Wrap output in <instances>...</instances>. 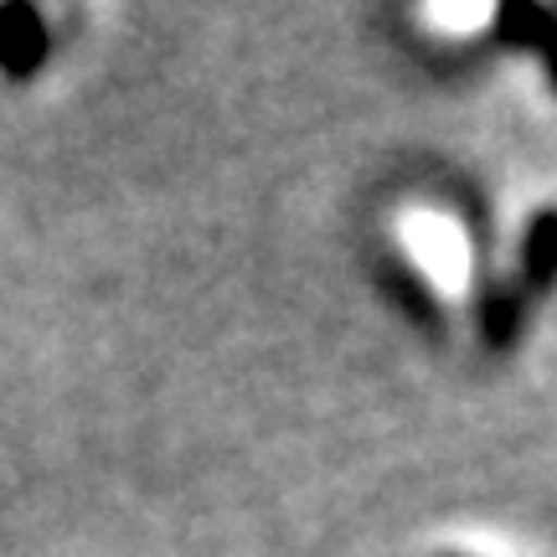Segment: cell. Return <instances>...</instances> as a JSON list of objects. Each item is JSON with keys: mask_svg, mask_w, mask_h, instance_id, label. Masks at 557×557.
<instances>
[{"mask_svg": "<svg viewBox=\"0 0 557 557\" xmlns=\"http://www.w3.org/2000/svg\"><path fill=\"white\" fill-rule=\"evenodd\" d=\"M52 52L47 21L37 5H0V73L5 78H32Z\"/></svg>", "mask_w": 557, "mask_h": 557, "instance_id": "1", "label": "cell"}, {"mask_svg": "<svg viewBox=\"0 0 557 557\" xmlns=\"http://www.w3.org/2000/svg\"><path fill=\"white\" fill-rule=\"evenodd\" d=\"M557 284V207L537 212L527 222V238H521V269L511 278V295L521 305H532L537 295H547Z\"/></svg>", "mask_w": 557, "mask_h": 557, "instance_id": "2", "label": "cell"}, {"mask_svg": "<svg viewBox=\"0 0 557 557\" xmlns=\"http://www.w3.org/2000/svg\"><path fill=\"white\" fill-rule=\"evenodd\" d=\"M500 32L521 47H532L547 67V83L557 88V11H542V5H506L500 11Z\"/></svg>", "mask_w": 557, "mask_h": 557, "instance_id": "3", "label": "cell"}, {"mask_svg": "<svg viewBox=\"0 0 557 557\" xmlns=\"http://www.w3.org/2000/svg\"><path fill=\"white\" fill-rule=\"evenodd\" d=\"M444 557H459V553H444Z\"/></svg>", "mask_w": 557, "mask_h": 557, "instance_id": "4", "label": "cell"}]
</instances>
